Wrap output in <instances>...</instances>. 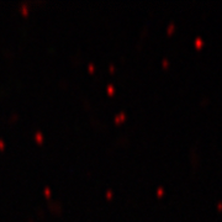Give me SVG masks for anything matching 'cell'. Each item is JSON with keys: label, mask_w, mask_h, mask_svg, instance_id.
Instances as JSON below:
<instances>
[{"label": "cell", "mask_w": 222, "mask_h": 222, "mask_svg": "<svg viewBox=\"0 0 222 222\" xmlns=\"http://www.w3.org/2000/svg\"><path fill=\"white\" fill-rule=\"evenodd\" d=\"M35 139H36L37 143H42L43 142V135L41 132H36L35 133Z\"/></svg>", "instance_id": "obj_1"}, {"label": "cell", "mask_w": 222, "mask_h": 222, "mask_svg": "<svg viewBox=\"0 0 222 222\" xmlns=\"http://www.w3.org/2000/svg\"><path fill=\"white\" fill-rule=\"evenodd\" d=\"M4 148H5V143L3 139H0V149H4Z\"/></svg>", "instance_id": "obj_4"}, {"label": "cell", "mask_w": 222, "mask_h": 222, "mask_svg": "<svg viewBox=\"0 0 222 222\" xmlns=\"http://www.w3.org/2000/svg\"><path fill=\"white\" fill-rule=\"evenodd\" d=\"M44 195H46V196H51V190H50V188H46V189H44Z\"/></svg>", "instance_id": "obj_3"}, {"label": "cell", "mask_w": 222, "mask_h": 222, "mask_svg": "<svg viewBox=\"0 0 222 222\" xmlns=\"http://www.w3.org/2000/svg\"><path fill=\"white\" fill-rule=\"evenodd\" d=\"M21 13L24 15H27L29 14V8H27V4H22L21 5Z\"/></svg>", "instance_id": "obj_2"}, {"label": "cell", "mask_w": 222, "mask_h": 222, "mask_svg": "<svg viewBox=\"0 0 222 222\" xmlns=\"http://www.w3.org/2000/svg\"><path fill=\"white\" fill-rule=\"evenodd\" d=\"M112 89H114V88H112L111 85H110V87H108V91H110V93H112Z\"/></svg>", "instance_id": "obj_6"}, {"label": "cell", "mask_w": 222, "mask_h": 222, "mask_svg": "<svg viewBox=\"0 0 222 222\" xmlns=\"http://www.w3.org/2000/svg\"><path fill=\"white\" fill-rule=\"evenodd\" d=\"M88 68H89V71H90V72L94 71V65H93V64H89V65H88Z\"/></svg>", "instance_id": "obj_5"}]
</instances>
